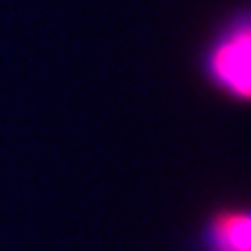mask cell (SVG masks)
<instances>
[{
  "instance_id": "cell-1",
  "label": "cell",
  "mask_w": 251,
  "mask_h": 251,
  "mask_svg": "<svg viewBox=\"0 0 251 251\" xmlns=\"http://www.w3.org/2000/svg\"><path fill=\"white\" fill-rule=\"evenodd\" d=\"M209 75L219 89L237 100H247L251 93V40L249 26H240L219 40L209 54Z\"/></svg>"
},
{
  "instance_id": "cell-2",
  "label": "cell",
  "mask_w": 251,
  "mask_h": 251,
  "mask_svg": "<svg viewBox=\"0 0 251 251\" xmlns=\"http://www.w3.org/2000/svg\"><path fill=\"white\" fill-rule=\"evenodd\" d=\"M214 251H251V219L242 209L216 212L209 226Z\"/></svg>"
}]
</instances>
